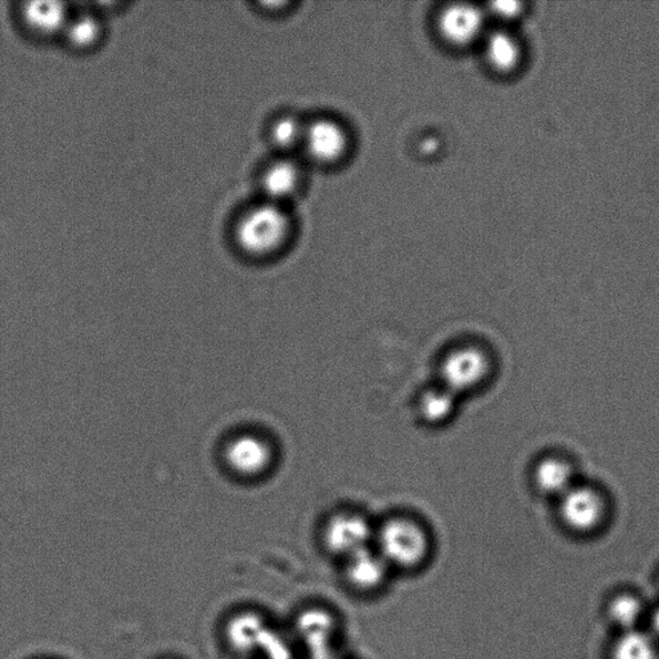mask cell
<instances>
[{"instance_id":"1","label":"cell","mask_w":659,"mask_h":659,"mask_svg":"<svg viewBox=\"0 0 659 659\" xmlns=\"http://www.w3.org/2000/svg\"><path fill=\"white\" fill-rule=\"evenodd\" d=\"M374 545L392 570L423 568L432 552L431 536L422 524L404 517L387 521L375 532Z\"/></svg>"},{"instance_id":"2","label":"cell","mask_w":659,"mask_h":659,"mask_svg":"<svg viewBox=\"0 0 659 659\" xmlns=\"http://www.w3.org/2000/svg\"><path fill=\"white\" fill-rule=\"evenodd\" d=\"M291 222L280 204L254 206L236 226V241L251 256L264 257L280 249L289 237Z\"/></svg>"},{"instance_id":"3","label":"cell","mask_w":659,"mask_h":659,"mask_svg":"<svg viewBox=\"0 0 659 659\" xmlns=\"http://www.w3.org/2000/svg\"><path fill=\"white\" fill-rule=\"evenodd\" d=\"M491 361L486 352L476 347L454 349L441 364L442 387L459 395L471 392L487 379Z\"/></svg>"},{"instance_id":"4","label":"cell","mask_w":659,"mask_h":659,"mask_svg":"<svg viewBox=\"0 0 659 659\" xmlns=\"http://www.w3.org/2000/svg\"><path fill=\"white\" fill-rule=\"evenodd\" d=\"M607 504L601 492L585 484H575L559 497V517L577 534H589L606 518Z\"/></svg>"},{"instance_id":"5","label":"cell","mask_w":659,"mask_h":659,"mask_svg":"<svg viewBox=\"0 0 659 659\" xmlns=\"http://www.w3.org/2000/svg\"><path fill=\"white\" fill-rule=\"evenodd\" d=\"M375 531L362 515L341 513L332 517L323 529V545L336 557L347 560L370 549Z\"/></svg>"},{"instance_id":"6","label":"cell","mask_w":659,"mask_h":659,"mask_svg":"<svg viewBox=\"0 0 659 659\" xmlns=\"http://www.w3.org/2000/svg\"><path fill=\"white\" fill-rule=\"evenodd\" d=\"M392 569L380 557L374 546L344 560L343 579L348 589L361 595L383 590Z\"/></svg>"},{"instance_id":"7","label":"cell","mask_w":659,"mask_h":659,"mask_svg":"<svg viewBox=\"0 0 659 659\" xmlns=\"http://www.w3.org/2000/svg\"><path fill=\"white\" fill-rule=\"evenodd\" d=\"M484 25H486V16L481 8L466 3L447 6L439 19L442 38L456 47H465L478 41Z\"/></svg>"},{"instance_id":"8","label":"cell","mask_w":659,"mask_h":659,"mask_svg":"<svg viewBox=\"0 0 659 659\" xmlns=\"http://www.w3.org/2000/svg\"><path fill=\"white\" fill-rule=\"evenodd\" d=\"M303 146L316 162L331 164L343 157L348 147V134L332 119H319L306 125Z\"/></svg>"},{"instance_id":"9","label":"cell","mask_w":659,"mask_h":659,"mask_svg":"<svg viewBox=\"0 0 659 659\" xmlns=\"http://www.w3.org/2000/svg\"><path fill=\"white\" fill-rule=\"evenodd\" d=\"M272 456L271 446L256 435L238 436L227 450L229 465L246 476L265 473L272 463Z\"/></svg>"},{"instance_id":"10","label":"cell","mask_w":659,"mask_h":659,"mask_svg":"<svg viewBox=\"0 0 659 659\" xmlns=\"http://www.w3.org/2000/svg\"><path fill=\"white\" fill-rule=\"evenodd\" d=\"M534 482L542 494L559 498L576 484L574 466L560 456H546L535 466Z\"/></svg>"},{"instance_id":"11","label":"cell","mask_w":659,"mask_h":659,"mask_svg":"<svg viewBox=\"0 0 659 659\" xmlns=\"http://www.w3.org/2000/svg\"><path fill=\"white\" fill-rule=\"evenodd\" d=\"M484 58L497 73H512L519 66L523 58L518 38L506 30L492 31L484 38Z\"/></svg>"},{"instance_id":"12","label":"cell","mask_w":659,"mask_h":659,"mask_svg":"<svg viewBox=\"0 0 659 659\" xmlns=\"http://www.w3.org/2000/svg\"><path fill=\"white\" fill-rule=\"evenodd\" d=\"M269 631L265 619L256 614L237 615L226 627L229 645L241 653L259 652Z\"/></svg>"},{"instance_id":"13","label":"cell","mask_w":659,"mask_h":659,"mask_svg":"<svg viewBox=\"0 0 659 659\" xmlns=\"http://www.w3.org/2000/svg\"><path fill=\"white\" fill-rule=\"evenodd\" d=\"M301 173L299 166L290 158H281L268 166L261 178V186L269 202L280 204L297 193Z\"/></svg>"},{"instance_id":"14","label":"cell","mask_w":659,"mask_h":659,"mask_svg":"<svg viewBox=\"0 0 659 659\" xmlns=\"http://www.w3.org/2000/svg\"><path fill=\"white\" fill-rule=\"evenodd\" d=\"M23 19L42 35L59 33L69 22L66 6L60 2H30L23 7Z\"/></svg>"},{"instance_id":"15","label":"cell","mask_w":659,"mask_h":659,"mask_svg":"<svg viewBox=\"0 0 659 659\" xmlns=\"http://www.w3.org/2000/svg\"><path fill=\"white\" fill-rule=\"evenodd\" d=\"M336 629V618L320 608H309L297 621L300 639L312 648L327 646Z\"/></svg>"},{"instance_id":"16","label":"cell","mask_w":659,"mask_h":659,"mask_svg":"<svg viewBox=\"0 0 659 659\" xmlns=\"http://www.w3.org/2000/svg\"><path fill=\"white\" fill-rule=\"evenodd\" d=\"M612 659H659V642L650 631L622 632L614 647Z\"/></svg>"},{"instance_id":"17","label":"cell","mask_w":659,"mask_h":659,"mask_svg":"<svg viewBox=\"0 0 659 659\" xmlns=\"http://www.w3.org/2000/svg\"><path fill=\"white\" fill-rule=\"evenodd\" d=\"M607 615L609 621L622 634L640 629L646 607L637 595L619 594L609 601Z\"/></svg>"},{"instance_id":"18","label":"cell","mask_w":659,"mask_h":659,"mask_svg":"<svg viewBox=\"0 0 659 659\" xmlns=\"http://www.w3.org/2000/svg\"><path fill=\"white\" fill-rule=\"evenodd\" d=\"M456 394L444 387L429 389L420 397L419 411L425 422L431 424L446 423L454 415Z\"/></svg>"},{"instance_id":"19","label":"cell","mask_w":659,"mask_h":659,"mask_svg":"<svg viewBox=\"0 0 659 659\" xmlns=\"http://www.w3.org/2000/svg\"><path fill=\"white\" fill-rule=\"evenodd\" d=\"M69 42L76 48H90L99 42L102 34L101 23L92 14H82L69 20L65 29Z\"/></svg>"},{"instance_id":"20","label":"cell","mask_w":659,"mask_h":659,"mask_svg":"<svg viewBox=\"0 0 659 659\" xmlns=\"http://www.w3.org/2000/svg\"><path fill=\"white\" fill-rule=\"evenodd\" d=\"M272 140L277 147L291 150L303 145L306 125L297 117L282 116L272 126Z\"/></svg>"},{"instance_id":"21","label":"cell","mask_w":659,"mask_h":659,"mask_svg":"<svg viewBox=\"0 0 659 659\" xmlns=\"http://www.w3.org/2000/svg\"><path fill=\"white\" fill-rule=\"evenodd\" d=\"M490 11L498 19L514 20L523 12V4L519 2H497L490 6Z\"/></svg>"},{"instance_id":"22","label":"cell","mask_w":659,"mask_h":659,"mask_svg":"<svg viewBox=\"0 0 659 659\" xmlns=\"http://www.w3.org/2000/svg\"><path fill=\"white\" fill-rule=\"evenodd\" d=\"M650 634H652L659 642V608H657L652 616H650Z\"/></svg>"}]
</instances>
